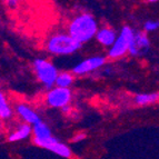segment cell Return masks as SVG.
I'll return each mask as SVG.
<instances>
[{"mask_svg": "<svg viewBox=\"0 0 159 159\" xmlns=\"http://www.w3.org/2000/svg\"><path fill=\"white\" fill-rule=\"evenodd\" d=\"M97 32V22L93 16L87 13L76 17L69 26V34L80 43L89 41Z\"/></svg>", "mask_w": 159, "mask_h": 159, "instance_id": "1", "label": "cell"}, {"mask_svg": "<svg viewBox=\"0 0 159 159\" xmlns=\"http://www.w3.org/2000/svg\"><path fill=\"white\" fill-rule=\"evenodd\" d=\"M81 47V43L75 40L70 34H57L48 43V50L56 55H69Z\"/></svg>", "mask_w": 159, "mask_h": 159, "instance_id": "2", "label": "cell"}, {"mask_svg": "<svg viewBox=\"0 0 159 159\" xmlns=\"http://www.w3.org/2000/svg\"><path fill=\"white\" fill-rule=\"evenodd\" d=\"M135 32L130 27L126 26L122 28L120 34L117 37L116 43L111 47V49L109 50L108 56L112 59L119 58V57L124 56L127 51H129L130 43L133 41Z\"/></svg>", "mask_w": 159, "mask_h": 159, "instance_id": "3", "label": "cell"}, {"mask_svg": "<svg viewBox=\"0 0 159 159\" xmlns=\"http://www.w3.org/2000/svg\"><path fill=\"white\" fill-rule=\"evenodd\" d=\"M34 66L39 80L43 82L48 88H50L57 81L59 75L57 68L51 62L45 60V59H37L34 61Z\"/></svg>", "mask_w": 159, "mask_h": 159, "instance_id": "4", "label": "cell"}, {"mask_svg": "<svg viewBox=\"0 0 159 159\" xmlns=\"http://www.w3.org/2000/svg\"><path fill=\"white\" fill-rule=\"evenodd\" d=\"M71 99V93L68 88L57 87L50 91L47 96V102L49 106L64 108L69 103Z\"/></svg>", "mask_w": 159, "mask_h": 159, "instance_id": "5", "label": "cell"}, {"mask_svg": "<svg viewBox=\"0 0 159 159\" xmlns=\"http://www.w3.org/2000/svg\"><path fill=\"white\" fill-rule=\"evenodd\" d=\"M34 143L36 145H38V146L43 147V148L52 151V152H55V154L59 155L61 157H65V158H69V157L71 156V150L69 149V147L66 146L65 143H60L53 136H51L48 139H45V140H38V141H34Z\"/></svg>", "mask_w": 159, "mask_h": 159, "instance_id": "6", "label": "cell"}, {"mask_svg": "<svg viewBox=\"0 0 159 159\" xmlns=\"http://www.w3.org/2000/svg\"><path fill=\"white\" fill-rule=\"evenodd\" d=\"M103 64H105L103 57H93V58H88L86 60L81 61L80 64H78L72 69V71L76 75H85L100 68Z\"/></svg>", "mask_w": 159, "mask_h": 159, "instance_id": "7", "label": "cell"}, {"mask_svg": "<svg viewBox=\"0 0 159 159\" xmlns=\"http://www.w3.org/2000/svg\"><path fill=\"white\" fill-rule=\"evenodd\" d=\"M149 48V39L143 32H135L134 39L130 43L129 53L133 56H138L140 53L147 51Z\"/></svg>", "mask_w": 159, "mask_h": 159, "instance_id": "8", "label": "cell"}, {"mask_svg": "<svg viewBox=\"0 0 159 159\" xmlns=\"http://www.w3.org/2000/svg\"><path fill=\"white\" fill-rule=\"evenodd\" d=\"M96 38L99 43L103 46H114V43H116V34L112 29L110 28H103V29L98 30Z\"/></svg>", "mask_w": 159, "mask_h": 159, "instance_id": "9", "label": "cell"}, {"mask_svg": "<svg viewBox=\"0 0 159 159\" xmlns=\"http://www.w3.org/2000/svg\"><path fill=\"white\" fill-rule=\"evenodd\" d=\"M17 110H18V114L20 115V116H21L27 122L32 124L34 126L37 125L38 122L41 121L40 118H39V116H38V115L36 114L32 109H30L29 107H27L26 105H20V106H18Z\"/></svg>", "mask_w": 159, "mask_h": 159, "instance_id": "10", "label": "cell"}, {"mask_svg": "<svg viewBox=\"0 0 159 159\" xmlns=\"http://www.w3.org/2000/svg\"><path fill=\"white\" fill-rule=\"evenodd\" d=\"M34 141L45 140V139H48V138H50L51 136H52L51 135L50 129H49L48 126L43 121L38 122L37 125L34 126Z\"/></svg>", "mask_w": 159, "mask_h": 159, "instance_id": "11", "label": "cell"}, {"mask_svg": "<svg viewBox=\"0 0 159 159\" xmlns=\"http://www.w3.org/2000/svg\"><path fill=\"white\" fill-rule=\"evenodd\" d=\"M31 134V128L29 125H21L18 129L12 133L11 135H9L8 140L9 141H18V140H22L25 138H27L28 136Z\"/></svg>", "mask_w": 159, "mask_h": 159, "instance_id": "12", "label": "cell"}, {"mask_svg": "<svg viewBox=\"0 0 159 159\" xmlns=\"http://www.w3.org/2000/svg\"><path fill=\"white\" fill-rule=\"evenodd\" d=\"M136 103L138 105H147V103H152L159 100V93H140L136 96Z\"/></svg>", "mask_w": 159, "mask_h": 159, "instance_id": "13", "label": "cell"}, {"mask_svg": "<svg viewBox=\"0 0 159 159\" xmlns=\"http://www.w3.org/2000/svg\"><path fill=\"white\" fill-rule=\"evenodd\" d=\"M72 81H74V78L68 72H62L58 76L56 81V85L60 88H67L71 85Z\"/></svg>", "mask_w": 159, "mask_h": 159, "instance_id": "14", "label": "cell"}, {"mask_svg": "<svg viewBox=\"0 0 159 159\" xmlns=\"http://www.w3.org/2000/svg\"><path fill=\"white\" fill-rule=\"evenodd\" d=\"M0 116L3 119H7L11 116V109L8 106V103L5 99V96L2 93L0 95Z\"/></svg>", "mask_w": 159, "mask_h": 159, "instance_id": "15", "label": "cell"}, {"mask_svg": "<svg viewBox=\"0 0 159 159\" xmlns=\"http://www.w3.org/2000/svg\"><path fill=\"white\" fill-rule=\"evenodd\" d=\"M159 28V22L158 21H147L145 24V30L146 31H154V30Z\"/></svg>", "mask_w": 159, "mask_h": 159, "instance_id": "16", "label": "cell"}, {"mask_svg": "<svg viewBox=\"0 0 159 159\" xmlns=\"http://www.w3.org/2000/svg\"><path fill=\"white\" fill-rule=\"evenodd\" d=\"M86 138V134H78V135H76L74 138H72V141H75V143H77V141H81L84 140Z\"/></svg>", "mask_w": 159, "mask_h": 159, "instance_id": "17", "label": "cell"}]
</instances>
